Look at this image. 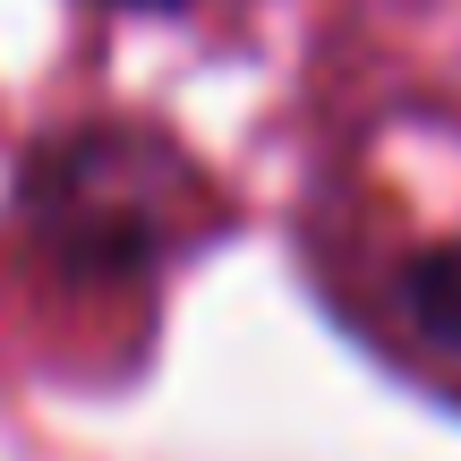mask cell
Returning a JSON list of instances; mask_svg holds the SVG:
<instances>
[{
	"instance_id": "obj_1",
	"label": "cell",
	"mask_w": 461,
	"mask_h": 461,
	"mask_svg": "<svg viewBox=\"0 0 461 461\" xmlns=\"http://www.w3.org/2000/svg\"><path fill=\"white\" fill-rule=\"evenodd\" d=\"M419 316H428V333L445 350H461V248H445V257L419 274Z\"/></svg>"
}]
</instances>
